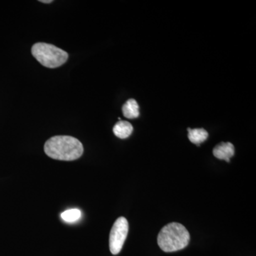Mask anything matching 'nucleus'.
I'll return each instance as SVG.
<instances>
[{"instance_id":"nucleus-1","label":"nucleus","mask_w":256,"mask_h":256,"mask_svg":"<svg viewBox=\"0 0 256 256\" xmlns=\"http://www.w3.org/2000/svg\"><path fill=\"white\" fill-rule=\"evenodd\" d=\"M46 156L57 160L73 161L80 158L84 153L82 143L76 138L67 136L50 138L45 143Z\"/></svg>"},{"instance_id":"nucleus-2","label":"nucleus","mask_w":256,"mask_h":256,"mask_svg":"<svg viewBox=\"0 0 256 256\" xmlns=\"http://www.w3.org/2000/svg\"><path fill=\"white\" fill-rule=\"evenodd\" d=\"M190 242L188 229L180 223H170L164 226L158 234V242L164 252H171L182 250Z\"/></svg>"},{"instance_id":"nucleus-3","label":"nucleus","mask_w":256,"mask_h":256,"mask_svg":"<svg viewBox=\"0 0 256 256\" xmlns=\"http://www.w3.org/2000/svg\"><path fill=\"white\" fill-rule=\"evenodd\" d=\"M32 54L44 66L54 68L63 65L68 60V54L53 44L36 43L32 48Z\"/></svg>"},{"instance_id":"nucleus-4","label":"nucleus","mask_w":256,"mask_h":256,"mask_svg":"<svg viewBox=\"0 0 256 256\" xmlns=\"http://www.w3.org/2000/svg\"><path fill=\"white\" fill-rule=\"evenodd\" d=\"M129 224L124 217H120L114 222L111 228L109 247L110 252L114 255H117L122 250L127 238Z\"/></svg>"},{"instance_id":"nucleus-5","label":"nucleus","mask_w":256,"mask_h":256,"mask_svg":"<svg viewBox=\"0 0 256 256\" xmlns=\"http://www.w3.org/2000/svg\"><path fill=\"white\" fill-rule=\"evenodd\" d=\"M235 154V148L230 142H220L214 148L213 154L217 159L230 162V158Z\"/></svg>"},{"instance_id":"nucleus-6","label":"nucleus","mask_w":256,"mask_h":256,"mask_svg":"<svg viewBox=\"0 0 256 256\" xmlns=\"http://www.w3.org/2000/svg\"><path fill=\"white\" fill-rule=\"evenodd\" d=\"M132 126L128 121H119L114 124V136L120 139H126L130 137L132 134Z\"/></svg>"},{"instance_id":"nucleus-7","label":"nucleus","mask_w":256,"mask_h":256,"mask_svg":"<svg viewBox=\"0 0 256 256\" xmlns=\"http://www.w3.org/2000/svg\"><path fill=\"white\" fill-rule=\"evenodd\" d=\"M122 114L128 119L137 118L140 116V108L137 101L129 99L124 102L122 108Z\"/></svg>"},{"instance_id":"nucleus-8","label":"nucleus","mask_w":256,"mask_h":256,"mask_svg":"<svg viewBox=\"0 0 256 256\" xmlns=\"http://www.w3.org/2000/svg\"><path fill=\"white\" fill-rule=\"evenodd\" d=\"M188 138L190 142L200 146L201 143L205 142L208 138V133L203 128L190 129L188 128Z\"/></svg>"},{"instance_id":"nucleus-9","label":"nucleus","mask_w":256,"mask_h":256,"mask_svg":"<svg viewBox=\"0 0 256 256\" xmlns=\"http://www.w3.org/2000/svg\"><path fill=\"white\" fill-rule=\"evenodd\" d=\"M60 216L64 222L74 223L80 220L82 217V212L78 208H72V210H65L62 214Z\"/></svg>"},{"instance_id":"nucleus-10","label":"nucleus","mask_w":256,"mask_h":256,"mask_svg":"<svg viewBox=\"0 0 256 256\" xmlns=\"http://www.w3.org/2000/svg\"><path fill=\"white\" fill-rule=\"evenodd\" d=\"M40 2L42 3H52L53 1H52V0H50V1H44V0H42V1Z\"/></svg>"}]
</instances>
